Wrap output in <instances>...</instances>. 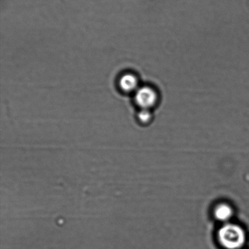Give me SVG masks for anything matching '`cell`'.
Returning a JSON list of instances; mask_svg holds the SVG:
<instances>
[{
    "label": "cell",
    "mask_w": 249,
    "mask_h": 249,
    "mask_svg": "<svg viewBox=\"0 0 249 249\" xmlns=\"http://www.w3.org/2000/svg\"><path fill=\"white\" fill-rule=\"evenodd\" d=\"M218 238L223 247L228 249H238L245 243L246 235L241 227L228 224L219 230Z\"/></svg>",
    "instance_id": "cell-1"
},
{
    "label": "cell",
    "mask_w": 249,
    "mask_h": 249,
    "mask_svg": "<svg viewBox=\"0 0 249 249\" xmlns=\"http://www.w3.org/2000/svg\"><path fill=\"white\" fill-rule=\"evenodd\" d=\"M135 102L141 109H150L157 104L159 99L158 92L150 86L139 87L135 93Z\"/></svg>",
    "instance_id": "cell-2"
},
{
    "label": "cell",
    "mask_w": 249,
    "mask_h": 249,
    "mask_svg": "<svg viewBox=\"0 0 249 249\" xmlns=\"http://www.w3.org/2000/svg\"><path fill=\"white\" fill-rule=\"evenodd\" d=\"M138 85V78L135 75L131 73L124 75L119 80V85L124 92L136 91L139 89Z\"/></svg>",
    "instance_id": "cell-3"
},
{
    "label": "cell",
    "mask_w": 249,
    "mask_h": 249,
    "mask_svg": "<svg viewBox=\"0 0 249 249\" xmlns=\"http://www.w3.org/2000/svg\"><path fill=\"white\" fill-rule=\"evenodd\" d=\"M232 215V209L228 204H219L214 210V216L219 221H228Z\"/></svg>",
    "instance_id": "cell-4"
},
{
    "label": "cell",
    "mask_w": 249,
    "mask_h": 249,
    "mask_svg": "<svg viewBox=\"0 0 249 249\" xmlns=\"http://www.w3.org/2000/svg\"><path fill=\"white\" fill-rule=\"evenodd\" d=\"M152 114L150 109H141L138 114V118L142 123H146L152 118Z\"/></svg>",
    "instance_id": "cell-5"
}]
</instances>
